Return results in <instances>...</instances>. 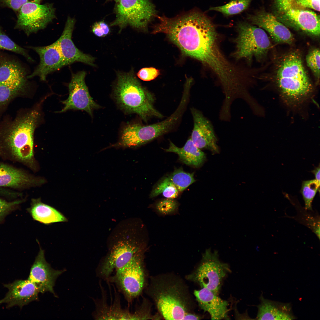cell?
I'll return each instance as SVG.
<instances>
[{
  "label": "cell",
  "instance_id": "42",
  "mask_svg": "<svg viewBox=\"0 0 320 320\" xmlns=\"http://www.w3.org/2000/svg\"><path fill=\"white\" fill-rule=\"evenodd\" d=\"M113 0L115 1L116 2H118L120 0Z\"/></svg>",
  "mask_w": 320,
  "mask_h": 320
},
{
  "label": "cell",
  "instance_id": "5",
  "mask_svg": "<svg viewBox=\"0 0 320 320\" xmlns=\"http://www.w3.org/2000/svg\"><path fill=\"white\" fill-rule=\"evenodd\" d=\"M114 90L117 103L126 113L136 114L145 122L163 117L154 106V95L142 86L133 72L118 74Z\"/></svg>",
  "mask_w": 320,
  "mask_h": 320
},
{
  "label": "cell",
  "instance_id": "8",
  "mask_svg": "<svg viewBox=\"0 0 320 320\" xmlns=\"http://www.w3.org/2000/svg\"><path fill=\"white\" fill-rule=\"evenodd\" d=\"M273 14L283 24L311 35L319 36V15L294 0H273Z\"/></svg>",
  "mask_w": 320,
  "mask_h": 320
},
{
  "label": "cell",
  "instance_id": "14",
  "mask_svg": "<svg viewBox=\"0 0 320 320\" xmlns=\"http://www.w3.org/2000/svg\"><path fill=\"white\" fill-rule=\"evenodd\" d=\"M86 74L83 71L72 74L68 85L69 96L67 99L62 101L64 107L57 113L64 112L70 110H81L92 116L93 110L99 108L100 106L89 94L85 81Z\"/></svg>",
  "mask_w": 320,
  "mask_h": 320
},
{
  "label": "cell",
  "instance_id": "20",
  "mask_svg": "<svg viewBox=\"0 0 320 320\" xmlns=\"http://www.w3.org/2000/svg\"><path fill=\"white\" fill-rule=\"evenodd\" d=\"M4 286L9 291L5 297L0 300V303H7L8 308L16 305L21 308L38 299L39 291L35 284L28 279L17 280Z\"/></svg>",
  "mask_w": 320,
  "mask_h": 320
},
{
  "label": "cell",
  "instance_id": "10",
  "mask_svg": "<svg viewBox=\"0 0 320 320\" xmlns=\"http://www.w3.org/2000/svg\"><path fill=\"white\" fill-rule=\"evenodd\" d=\"M117 3L116 18L111 26H118L120 31L128 25L145 30L156 14L149 0H120Z\"/></svg>",
  "mask_w": 320,
  "mask_h": 320
},
{
  "label": "cell",
  "instance_id": "3",
  "mask_svg": "<svg viewBox=\"0 0 320 320\" xmlns=\"http://www.w3.org/2000/svg\"><path fill=\"white\" fill-rule=\"evenodd\" d=\"M275 82L282 99L292 107L304 103L313 90L301 57L296 52L288 53L282 57L276 69Z\"/></svg>",
  "mask_w": 320,
  "mask_h": 320
},
{
  "label": "cell",
  "instance_id": "22",
  "mask_svg": "<svg viewBox=\"0 0 320 320\" xmlns=\"http://www.w3.org/2000/svg\"><path fill=\"white\" fill-rule=\"evenodd\" d=\"M44 180L35 178L21 169L0 162V187L24 188L42 183Z\"/></svg>",
  "mask_w": 320,
  "mask_h": 320
},
{
  "label": "cell",
  "instance_id": "12",
  "mask_svg": "<svg viewBox=\"0 0 320 320\" xmlns=\"http://www.w3.org/2000/svg\"><path fill=\"white\" fill-rule=\"evenodd\" d=\"M19 11L15 28L22 30L27 36L44 29L55 17V8L50 4L28 2Z\"/></svg>",
  "mask_w": 320,
  "mask_h": 320
},
{
  "label": "cell",
  "instance_id": "35",
  "mask_svg": "<svg viewBox=\"0 0 320 320\" xmlns=\"http://www.w3.org/2000/svg\"><path fill=\"white\" fill-rule=\"evenodd\" d=\"M159 70L153 67L142 68L137 73V76L141 80L148 81L153 80L160 74Z\"/></svg>",
  "mask_w": 320,
  "mask_h": 320
},
{
  "label": "cell",
  "instance_id": "7",
  "mask_svg": "<svg viewBox=\"0 0 320 320\" xmlns=\"http://www.w3.org/2000/svg\"><path fill=\"white\" fill-rule=\"evenodd\" d=\"M122 230L116 233V240L102 265L101 273L104 276L121 269L136 254L145 251V243L139 237L136 228L130 227Z\"/></svg>",
  "mask_w": 320,
  "mask_h": 320
},
{
  "label": "cell",
  "instance_id": "16",
  "mask_svg": "<svg viewBox=\"0 0 320 320\" xmlns=\"http://www.w3.org/2000/svg\"><path fill=\"white\" fill-rule=\"evenodd\" d=\"M247 18L252 24L266 31L277 43L290 44L294 41L289 30L272 14L260 10L254 14H248Z\"/></svg>",
  "mask_w": 320,
  "mask_h": 320
},
{
  "label": "cell",
  "instance_id": "4",
  "mask_svg": "<svg viewBox=\"0 0 320 320\" xmlns=\"http://www.w3.org/2000/svg\"><path fill=\"white\" fill-rule=\"evenodd\" d=\"M148 292L162 316L167 320H184L191 303L187 287L175 276L164 275L151 279Z\"/></svg>",
  "mask_w": 320,
  "mask_h": 320
},
{
  "label": "cell",
  "instance_id": "18",
  "mask_svg": "<svg viewBox=\"0 0 320 320\" xmlns=\"http://www.w3.org/2000/svg\"><path fill=\"white\" fill-rule=\"evenodd\" d=\"M193 121V127L191 139L194 145L201 149H208L212 152H218L216 136L213 125L199 110L191 109Z\"/></svg>",
  "mask_w": 320,
  "mask_h": 320
},
{
  "label": "cell",
  "instance_id": "39",
  "mask_svg": "<svg viewBox=\"0 0 320 320\" xmlns=\"http://www.w3.org/2000/svg\"><path fill=\"white\" fill-rule=\"evenodd\" d=\"M20 195L19 193L10 191L0 187V195L14 197L19 196Z\"/></svg>",
  "mask_w": 320,
  "mask_h": 320
},
{
  "label": "cell",
  "instance_id": "2",
  "mask_svg": "<svg viewBox=\"0 0 320 320\" xmlns=\"http://www.w3.org/2000/svg\"><path fill=\"white\" fill-rule=\"evenodd\" d=\"M41 107L40 103L19 110L14 118L3 119L0 123V157L34 169V134L41 119Z\"/></svg>",
  "mask_w": 320,
  "mask_h": 320
},
{
  "label": "cell",
  "instance_id": "37",
  "mask_svg": "<svg viewBox=\"0 0 320 320\" xmlns=\"http://www.w3.org/2000/svg\"><path fill=\"white\" fill-rule=\"evenodd\" d=\"M22 202V200H19L9 202L0 199V220Z\"/></svg>",
  "mask_w": 320,
  "mask_h": 320
},
{
  "label": "cell",
  "instance_id": "1",
  "mask_svg": "<svg viewBox=\"0 0 320 320\" xmlns=\"http://www.w3.org/2000/svg\"><path fill=\"white\" fill-rule=\"evenodd\" d=\"M158 18L154 33H166L183 53L201 61L216 75L228 68L230 62L219 47L215 26L204 13L194 10L175 18Z\"/></svg>",
  "mask_w": 320,
  "mask_h": 320
},
{
  "label": "cell",
  "instance_id": "24",
  "mask_svg": "<svg viewBox=\"0 0 320 320\" xmlns=\"http://www.w3.org/2000/svg\"><path fill=\"white\" fill-rule=\"evenodd\" d=\"M25 69L16 60L0 54V84L28 81Z\"/></svg>",
  "mask_w": 320,
  "mask_h": 320
},
{
  "label": "cell",
  "instance_id": "9",
  "mask_svg": "<svg viewBox=\"0 0 320 320\" xmlns=\"http://www.w3.org/2000/svg\"><path fill=\"white\" fill-rule=\"evenodd\" d=\"M237 29L236 49L233 54L236 59L250 60L253 57L260 58L270 49L271 41L263 29L246 22H240Z\"/></svg>",
  "mask_w": 320,
  "mask_h": 320
},
{
  "label": "cell",
  "instance_id": "23",
  "mask_svg": "<svg viewBox=\"0 0 320 320\" xmlns=\"http://www.w3.org/2000/svg\"><path fill=\"white\" fill-rule=\"evenodd\" d=\"M260 303L258 305L257 319L258 320H293L292 306L288 303H283L265 299L262 295Z\"/></svg>",
  "mask_w": 320,
  "mask_h": 320
},
{
  "label": "cell",
  "instance_id": "15",
  "mask_svg": "<svg viewBox=\"0 0 320 320\" xmlns=\"http://www.w3.org/2000/svg\"><path fill=\"white\" fill-rule=\"evenodd\" d=\"M28 47L38 54L40 62L33 72L27 76L28 79L37 76L41 81H45L49 74L66 65L56 41L47 46Z\"/></svg>",
  "mask_w": 320,
  "mask_h": 320
},
{
  "label": "cell",
  "instance_id": "34",
  "mask_svg": "<svg viewBox=\"0 0 320 320\" xmlns=\"http://www.w3.org/2000/svg\"><path fill=\"white\" fill-rule=\"evenodd\" d=\"M178 206V202L174 199L166 198L157 202L155 207L159 213L168 215L175 212Z\"/></svg>",
  "mask_w": 320,
  "mask_h": 320
},
{
  "label": "cell",
  "instance_id": "11",
  "mask_svg": "<svg viewBox=\"0 0 320 320\" xmlns=\"http://www.w3.org/2000/svg\"><path fill=\"white\" fill-rule=\"evenodd\" d=\"M230 271L228 265L219 260L218 252L209 249L203 254L199 265L188 278L218 295L223 279Z\"/></svg>",
  "mask_w": 320,
  "mask_h": 320
},
{
  "label": "cell",
  "instance_id": "38",
  "mask_svg": "<svg viewBox=\"0 0 320 320\" xmlns=\"http://www.w3.org/2000/svg\"><path fill=\"white\" fill-rule=\"evenodd\" d=\"M300 6L307 9L320 11V0H294Z\"/></svg>",
  "mask_w": 320,
  "mask_h": 320
},
{
  "label": "cell",
  "instance_id": "30",
  "mask_svg": "<svg viewBox=\"0 0 320 320\" xmlns=\"http://www.w3.org/2000/svg\"><path fill=\"white\" fill-rule=\"evenodd\" d=\"M179 192L168 177H166L157 184L150 196L152 198L162 194L166 198L174 199L178 196Z\"/></svg>",
  "mask_w": 320,
  "mask_h": 320
},
{
  "label": "cell",
  "instance_id": "17",
  "mask_svg": "<svg viewBox=\"0 0 320 320\" xmlns=\"http://www.w3.org/2000/svg\"><path fill=\"white\" fill-rule=\"evenodd\" d=\"M64 271L55 270L46 261L44 250L39 251L30 270L28 279L33 283L39 292H49L55 294L53 287L57 277Z\"/></svg>",
  "mask_w": 320,
  "mask_h": 320
},
{
  "label": "cell",
  "instance_id": "26",
  "mask_svg": "<svg viewBox=\"0 0 320 320\" xmlns=\"http://www.w3.org/2000/svg\"><path fill=\"white\" fill-rule=\"evenodd\" d=\"M165 150L176 153L183 163L195 167L200 166L205 159L204 153L194 145L191 138L181 148L177 147L170 141L169 148Z\"/></svg>",
  "mask_w": 320,
  "mask_h": 320
},
{
  "label": "cell",
  "instance_id": "41",
  "mask_svg": "<svg viewBox=\"0 0 320 320\" xmlns=\"http://www.w3.org/2000/svg\"><path fill=\"white\" fill-rule=\"evenodd\" d=\"M201 317L195 314L190 313H188L185 317L184 320H199Z\"/></svg>",
  "mask_w": 320,
  "mask_h": 320
},
{
  "label": "cell",
  "instance_id": "33",
  "mask_svg": "<svg viewBox=\"0 0 320 320\" xmlns=\"http://www.w3.org/2000/svg\"><path fill=\"white\" fill-rule=\"evenodd\" d=\"M320 53L319 49L315 48L309 52L306 57L307 65L313 72L317 82L320 78Z\"/></svg>",
  "mask_w": 320,
  "mask_h": 320
},
{
  "label": "cell",
  "instance_id": "32",
  "mask_svg": "<svg viewBox=\"0 0 320 320\" xmlns=\"http://www.w3.org/2000/svg\"><path fill=\"white\" fill-rule=\"evenodd\" d=\"M0 49L10 51L21 55L28 60L33 61L28 52L9 38L0 27Z\"/></svg>",
  "mask_w": 320,
  "mask_h": 320
},
{
  "label": "cell",
  "instance_id": "27",
  "mask_svg": "<svg viewBox=\"0 0 320 320\" xmlns=\"http://www.w3.org/2000/svg\"><path fill=\"white\" fill-rule=\"evenodd\" d=\"M29 87L28 81L0 84V118L13 100L26 95Z\"/></svg>",
  "mask_w": 320,
  "mask_h": 320
},
{
  "label": "cell",
  "instance_id": "19",
  "mask_svg": "<svg viewBox=\"0 0 320 320\" xmlns=\"http://www.w3.org/2000/svg\"><path fill=\"white\" fill-rule=\"evenodd\" d=\"M75 22L73 18L68 17L61 36L56 41L66 65L80 62L95 66V58L81 51L72 41V36Z\"/></svg>",
  "mask_w": 320,
  "mask_h": 320
},
{
  "label": "cell",
  "instance_id": "29",
  "mask_svg": "<svg viewBox=\"0 0 320 320\" xmlns=\"http://www.w3.org/2000/svg\"><path fill=\"white\" fill-rule=\"evenodd\" d=\"M320 192V184L315 179L302 181L300 192L304 202V209L312 211V203L317 192Z\"/></svg>",
  "mask_w": 320,
  "mask_h": 320
},
{
  "label": "cell",
  "instance_id": "25",
  "mask_svg": "<svg viewBox=\"0 0 320 320\" xmlns=\"http://www.w3.org/2000/svg\"><path fill=\"white\" fill-rule=\"evenodd\" d=\"M28 211L34 220L44 224L48 225L68 221L62 213L55 208L42 202L39 199H32Z\"/></svg>",
  "mask_w": 320,
  "mask_h": 320
},
{
  "label": "cell",
  "instance_id": "31",
  "mask_svg": "<svg viewBox=\"0 0 320 320\" xmlns=\"http://www.w3.org/2000/svg\"><path fill=\"white\" fill-rule=\"evenodd\" d=\"M179 192H182L195 181L194 173L184 171L182 169H177L168 177Z\"/></svg>",
  "mask_w": 320,
  "mask_h": 320
},
{
  "label": "cell",
  "instance_id": "6",
  "mask_svg": "<svg viewBox=\"0 0 320 320\" xmlns=\"http://www.w3.org/2000/svg\"><path fill=\"white\" fill-rule=\"evenodd\" d=\"M189 96L183 93L175 112L165 120L149 125L138 123L128 124L122 129L118 142L122 147H137L161 136L172 130L181 119L188 103Z\"/></svg>",
  "mask_w": 320,
  "mask_h": 320
},
{
  "label": "cell",
  "instance_id": "13",
  "mask_svg": "<svg viewBox=\"0 0 320 320\" xmlns=\"http://www.w3.org/2000/svg\"><path fill=\"white\" fill-rule=\"evenodd\" d=\"M145 251L136 254L124 267L116 271V281L128 300L140 295L144 287L145 275L143 264Z\"/></svg>",
  "mask_w": 320,
  "mask_h": 320
},
{
  "label": "cell",
  "instance_id": "28",
  "mask_svg": "<svg viewBox=\"0 0 320 320\" xmlns=\"http://www.w3.org/2000/svg\"><path fill=\"white\" fill-rule=\"evenodd\" d=\"M252 0H231L222 6L212 7L209 10L215 11L226 16L239 14L247 9Z\"/></svg>",
  "mask_w": 320,
  "mask_h": 320
},
{
  "label": "cell",
  "instance_id": "21",
  "mask_svg": "<svg viewBox=\"0 0 320 320\" xmlns=\"http://www.w3.org/2000/svg\"><path fill=\"white\" fill-rule=\"evenodd\" d=\"M194 295L199 305L204 312H208L212 320L229 319L228 301L205 288L195 290Z\"/></svg>",
  "mask_w": 320,
  "mask_h": 320
},
{
  "label": "cell",
  "instance_id": "36",
  "mask_svg": "<svg viewBox=\"0 0 320 320\" xmlns=\"http://www.w3.org/2000/svg\"><path fill=\"white\" fill-rule=\"evenodd\" d=\"M93 33L99 37H104L110 32V29L108 25L103 21L95 23L92 28Z\"/></svg>",
  "mask_w": 320,
  "mask_h": 320
},
{
  "label": "cell",
  "instance_id": "40",
  "mask_svg": "<svg viewBox=\"0 0 320 320\" xmlns=\"http://www.w3.org/2000/svg\"><path fill=\"white\" fill-rule=\"evenodd\" d=\"M320 164L317 167H315L314 169L312 170L311 172L313 173L315 177V179L316 180L318 183L320 184Z\"/></svg>",
  "mask_w": 320,
  "mask_h": 320
}]
</instances>
